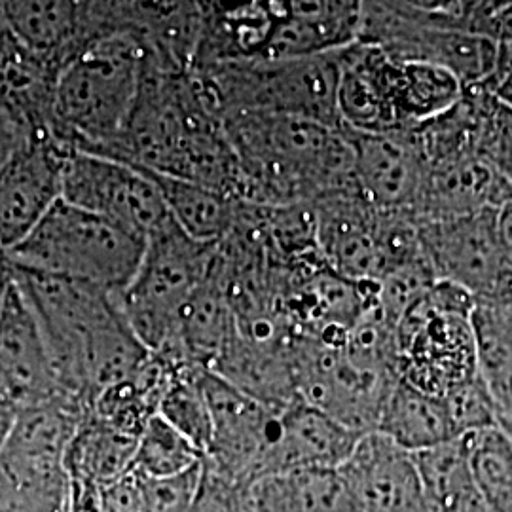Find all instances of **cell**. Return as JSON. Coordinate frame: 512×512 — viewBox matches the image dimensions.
Listing matches in <instances>:
<instances>
[{
	"instance_id": "6da1fadb",
	"label": "cell",
	"mask_w": 512,
	"mask_h": 512,
	"mask_svg": "<svg viewBox=\"0 0 512 512\" xmlns=\"http://www.w3.org/2000/svg\"><path fill=\"white\" fill-rule=\"evenodd\" d=\"M14 272L46 334L65 393L88 412L103 391L131 380L150 359L116 294L52 275Z\"/></svg>"
},
{
	"instance_id": "7a4b0ae2",
	"label": "cell",
	"mask_w": 512,
	"mask_h": 512,
	"mask_svg": "<svg viewBox=\"0 0 512 512\" xmlns=\"http://www.w3.org/2000/svg\"><path fill=\"white\" fill-rule=\"evenodd\" d=\"M243 175V202L313 203L355 186L346 129L306 118L236 112L222 120Z\"/></svg>"
},
{
	"instance_id": "3957f363",
	"label": "cell",
	"mask_w": 512,
	"mask_h": 512,
	"mask_svg": "<svg viewBox=\"0 0 512 512\" xmlns=\"http://www.w3.org/2000/svg\"><path fill=\"white\" fill-rule=\"evenodd\" d=\"M145 46L129 33L105 38L71 61L55 82L54 139L105 154L124 133L147 69Z\"/></svg>"
},
{
	"instance_id": "277c9868",
	"label": "cell",
	"mask_w": 512,
	"mask_h": 512,
	"mask_svg": "<svg viewBox=\"0 0 512 512\" xmlns=\"http://www.w3.org/2000/svg\"><path fill=\"white\" fill-rule=\"evenodd\" d=\"M217 243L188 236L173 219L147 239L135 277L116 302L143 346L173 365H194L184 353V311L213 268Z\"/></svg>"
},
{
	"instance_id": "5b68a950",
	"label": "cell",
	"mask_w": 512,
	"mask_h": 512,
	"mask_svg": "<svg viewBox=\"0 0 512 512\" xmlns=\"http://www.w3.org/2000/svg\"><path fill=\"white\" fill-rule=\"evenodd\" d=\"M147 238L59 200L6 256L14 270L122 293L137 274Z\"/></svg>"
},
{
	"instance_id": "8992f818",
	"label": "cell",
	"mask_w": 512,
	"mask_h": 512,
	"mask_svg": "<svg viewBox=\"0 0 512 512\" xmlns=\"http://www.w3.org/2000/svg\"><path fill=\"white\" fill-rule=\"evenodd\" d=\"M475 298L452 283L437 281L395 327L399 376L421 391L446 397L475 380Z\"/></svg>"
},
{
	"instance_id": "52a82bcc",
	"label": "cell",
	"mask_w": 512,
	"mask_h": 512,
	"mask_svg": "<svg viewBox=\"0 0 512 512\" xmlns=\"http://www.w3.org/2000/svg\"><path fill=\"white\" fill-rule=\"evenodd\" d=\"M61 200L147 239L171 219L160 188L145 169L84 150L67 156Z\"/></svg>"
},
{
	"instance_id": "ba28073f",
	"label": "cell",
	"mask_w": 512,
	"mask_h": 512,
	"mask_svg": "<svg viewBox=\"0 0 512 512\" xmlns=\"http://www.w3.org/2000/svg\"><path fill=\"white\" fill-rule=\"evenodd\" d=\"M202 385L211 414V444L203 465L228 482L251 488L279 435V412L209 368Z\"/></svg>"
},
{
	"instance_id": "9c48e42d",
	"label": "cell",
	"mask_w": 512,
	"mask_h": 512,
	"mask_svg": "<svg viewBox=\"0 0 512 512\" xmlns=\"http://www.w3.org/2000/svg\"><path fill=\"white\" fill-rule=\"evenodd\" d=\"M86 414L69 397L18 408L0 452V476L29 492L67 488V450Z\"/></svg>"
},
{
	"instance_id": "30bf717a",
	"label": "cell",
	"mask_w": 512,
	"mask_h": 512,
	"mask_svg": "<svg viewBox=\"0 0 512 512\" xmlns=\"http://www.w3.org/2000/svg\"><path fill=\"white\" fill-rule=\"evenodd\" d=\"M421 249L437 281L475 300L509 296L497 239V209L454 219L420 222Z\"/></svg>"
},
{
	"instance_id": "8fae6325",
	"label": "cell",
	"mask_w": 512,
	"mask_h": 512,
	"mask_svg": "<svg viewBox=\"0 0 512 512\" xmlns=\"http://www.w3.org/2000/svg\"><path fill=\"white\" fill-rule=\"evenodd\" d=\"M74 148L50 135L25 139L0 169V245L6 253L27 238L61 200L63 169Z\"/></svg>"
},
{
	"instance_id": "7c38bea8",
	"label": "cell",
	"mask_w": 512,
	"mask_h": 512,
	"mask_svg": "<svg viewBox=\"0 0 512 512\" xmlns=\"http://www.w3.org/2000/svg\"><path fill=\"white\" fill-rule=\"evenodd\" d=\"M344 129L353 150V181L361 196L374 209L414 215L427 171L416 129Z\"/></svg>"
},
{
	"instance_id": "4fadbf2b",
	"label": "cell",
	"mask_w": 512,
	"mask_h": 512,
	"mask_svg": "<svg viewBox=\"0 0 512 512\" xmlns=\"http://www.w3.org/2000/svg\"><path fill=\"white\" fill-rule=\"evenodd\" d=\"M0 387L18 408L69 397L16 272L0 311Z\"/></svg>"
},
{
	"instance_id": "5bb4252c",
	"label": "cell",
	"mask_w": 512,
	"mask_h": 512,
	"mask_svg": "<svg viewBox=\"0 0 512 512\" xmlns=\"http://www.w3.org/2000/svg\"><path fill=\"white\" fill-rule=\"evenodd\" d=\"M315 220V241L323 266L351 281H378L382 274L376 243L374 209L357 186L327 194L308 203Z\"/></svg>"
},
{
	"instance_id": "9a60e30c",
	"label": "cell",
	"mask_w": 512,
	"mask_h": 512,
	"mask_svg": "<svg viewBox=\"0 0 512 512\" xmlns=\"http://www.w3.org/2000/svg\"><path fill=\"white\" fill-rule=\"evenodd\" d=\"M359 512H427L416 456L382 433H366L338 469Z\"/></svg>"
},
{
	"instance_id": "2e32d148",
	"label": "cell",
	"mask_w": 512,
	"mask_h": 512,
	"mask_svg": "<svg viewBox=\"0 0 512 512\" xmlns=\"http://www.w3.org/2000/svg\"><path fill=\"white\" fill-rule=\"evenodd\" d=\"M274 25L255 61H291L342 52L361 37L363 2H272Z\"/></svg>"
},
{
	"instance_id": "e0dca14e",
	"label": "cell",
	"mask_w": 512,
	"mask_h": 512,
	"mask_svg": "<svg viewBox=\"0 0 512 512\" xmlns=\"http://www.w3.org/2000/svg\"><path fill=\"white\" fill-rule=\"evenodd\" d=\"M512 200L509 181L478 152H459L427 164L414 220L454 219L499 209Z\"/></svg>"
},
{
	"instance_id": "ac0fdd59",
	"label": "cell",
	"mask_w": 512,
	"mask_h": 512,
	"mask_svg": "<svg viewBox=\"0 0 512 512\" xmlns=\"http://www.w3.org/2000/svg\"><path fill=\"white\" fill-rule=\"evenodd\" d=\"M361 437L327 412L298 399L279 414V435L264 459L260 478L296 469H340Z\"/></svg>"
},
{
	"instance_id": "d6986e66",
	"label": "cell",
	"mask_w": 512,
	"mask_h": 512,
	"mask_svg": "<svg viewBox=\"0 0 512 512\" xmlns=\"http://www.w3.org/2000/svg\"><path fill=\"white\" fill-rule=\"evenodd\" d=\"M393 59L380 48L355 42L340 52L338 120L365 133L404 129L393 103Z\"/></svg>"
},
{
	"instance_id": "ffe728a7",
	"label": "cell",
	"mask_w": 512,
	"mask_h": 512,
	"mask_svg": "<svg viewBox=\"0 0 512 512\" xmlns=\"http://www.w3.org/2000/svg\"><path fill=\"white\" fill-rule=\"evenodd\" d=\"M476 374L488 389L499 425L512 435V294L475 300Z\"/></svg>"
},
{
	"instance_id": "44dd1931",
	"label": "cell",
	"mask_w": 512,
	"mask_h": 512,
	"mask_svg": "<svg viewBox=\"0 0 512 512\" xmlns=\"http://www.w3.org/2000/svg\"><path fill=\"white\" fill-rule=\"evenodd\" d=\"M376 431L412 454L459 439L446 401L404 380L387 397Z\"/></svg>"
},
{
	"instance_id": "7402d4cb",
	"label": "cell",
	"mask_w": 512,
	"mask_h": 512,
	"mask_svg": "<svg viewBox=\"0 0 512 512\" xmlns=\"http://www.w3.org/2000/svg\"><path fill=\"white\" fill-rule=\"evenodd\" d=\"M255 512H359L338 469H296L249 488Z\"/></svg>"
},
{
	"instance_id": "603a6c76",
	"label": "cell",
	"mask_w": 512,
	"mask_h": 512,
	"mask_svg": "<svg viewBox=\"0 0 512 512\" xmlns=\"http://www.w3.org/2000/svg\"><path fill=\"white\" fill-rule=\"evenodd\" d=\"M137 444L139 437L86 414L67 450L65 473L69 482L107 488L133 469Z\"/></svg>"
},
{
	"instance_id": "cb8c5ba5",
	"label": "cell",
	"mask_w": 512,
	"mask_h": 512,
	"mask_svg": "<svg viewBox=\"0 0 512 512\" xmlns=\"http://www.w3.org/2000/svg\"><path fill=\"white\" fill-rule=\"evenodd\" d=\"M137 167V165H135ZM164 196L167 211L188 236L205 243L226 238L238 220V200L179 177L145 169Z\"/></svg>"
},
{
	"instance_id": "d4e9b609",
	"label": "cell",
	"mask_w": 512,
	"mask_h": 512,
	"mask_svg": "<svg viewBox=\"0 0 512 512\" xmlns=\"http://www.w3.org/2000/svg\"><path fill=\"white\" fill-rule=\"evenodd\" d=\"M416 456L427 512H490L478 494L465 440L459 437Z\"/></svg>"
},
{
	"instance_id": "484cf974",
	"label": "cell",
	"mask_w": 512,
	"mask_h": 512,
	"mask_svg": "<svg viewBox=\"0 0 512 512\" xmlns=\"http://www.w3.org/2000/svg\"><path fill=\"white\" fill-rule=\"evenodd\" d=\"M393 103L401 128H414L456 107L463 97L458 78L440 67L393 59Z\"/></svg>"
},
{
	"instance_id": "4316f807",
	"label": "cell",
	"mask_w": 512,
	"mask_h": 512,
	"mask_svg": "<svg viewBox=\"0 0 512 512\" xmlns=\"http://www.w3.org/2000/svg\"><path fill=\"white\" fill-rule=\"evenodd\" d=\"M478 494L490 512H512V435L486 427L463 435Z\"/></svg>"
},
{
	"instance_id": "83f0119b",
	"label": "cell",
	"mask_w": 512,
	"mask_h": 512,
	"mask_svg": "<svg viewBox=\"0 0 512 512\" xmlns=\"http://www.w3.org/2000/svg\"><path fill=\"white\" fill-rule=\"evenodd\" d=\"M205 370L196 365L179 366L158 408V416L190 440L203 458L211 444V414L202 385Z\"/></svg>"
},
{
	"instance_id": "f1b7e54d",
	"label": "cell",
	"mask_w": 512,
	"mask_h": 512,
	"mask_svg": "<svg viewBox=\"0 0 512 512\" xmlns=\"http://www.w3.org/2000/svg\"><path fill=\"white\" fill-rule=\"evenodd\" d=\"M202 461V452L156 414L139 437L133 471L148 480H164L184 475Z\"/></svg>"
},
{
	"instance_id": "f546056e",
	"label": "cell",
	"mask_w": 512,
	"mask_h": 512,
	"mask_svg": "<svg viewBox=\"0 0 512 512\" xmlns=\"http://www.w3.org/2000/svg\"><path fill=\"white\" fill-rule=\"evenodd\" d=\"M476 150L512 186V109L501 103L488 86L482 93V114Z\"/></svg>"
},
{
	"instance_id": "4dcf8cb0",
	"label": "cell",
	"mask_w": 512,
	"mask_h": 512,
	"mask_svg": "<svg viewBox=\"0 0 512 512\" xmlns=\"http://www.w3.org/2000/svg\"><path fill=\"white\" fill-rule=\"evenodd\" d=\"M202 465L194 467L184 475L148 480L143 478L145 486V507L147 512H188L202 484Z\"/></svg>"
},
{
	"instance_id": "1f68e13d",
	"label": "cell",
	"mask_w": 512,
	"mask_h": 512,
	"mask_svg": "<svg viewBox=\"0 0 512 512\" xmlns=\"http://www.w3.org/2000/svg\"><path fill=\"white\" fill-rule=\"evenodd\" d=\"M188 512H255L249 488L224 480L203 465L202 484Z\"/></svg>"
},
{
	"instance_id": "d6a6232c",
	"label": "cell",
	"mask_w": 512,
	"mask_h": 512,
	"mask_svg": "<svg viewBox=\"0 0 512 512\" xmlns=\"http://www.w3.org/2000/svg\"><path fill=\"white\" fill-rule=\"evenodd\" d=\"M0 512H69V486L50 492H29L0 476Z\"/></svg>"
},
{
	"instance_id": "836d02e7",
	"label": "cell",
	"mask_w": 512,
	"mask_h": 512,
	"mask_svg": "<svg viewBox=\"0 0 512 512\" xmlns=\"http://www.w3.org/2000/svg\"><path fill=\"white\" fill-rule=\"evenodd\" d=\"M497 239L503 255L507 289L512 294V200L497 209Z\"/></svg>"
},
{
	"instance_id": "e575fe53",
	"label": "cell",
	"mask_w": 512,
	"mask_h": 512,
	"mask_svg": "<svg viewBox=\"0 0 512 512\" xmlns=\"http://www.w3.org/2000/svg\"><path fill=\"white\" fill-rule=\"evenodd\" d=\"M25 139H29L27 131L6 110L0 109V169Z\"/></svg>"
},
{
	"instance_id": "d590c367",
	"label": "cell",
	"mask_w": 512,
	"mask_h": 512,
	"mask_svg": "<svg viewBox=\"0 0 512 512\" xmlns=\"http://www.w3.org/2000/svg\"><path fill=\"white\" fill-rule=\"evenodd\" d=\"M69 512H103L101 488L69 482Z\"/></svg>"
},
{
	"instance_id": "8d00e7d4",
	"label": "cell",
	"mask_w": 512,
	"mask_h": 512,
	"mask_svg": "<svg viewBox=\"0 0 512 512\" xmlns=\"http://www.w3.org/2000/svg\"><path fill=\"white\" fill-rule=\"evenodd\" d=\"M16 412H18V406L12 403V399L0 387V452L4 448V442L8 439V433H10V427H12L14 418H16Z\"/></svg>"
},
{
	"instance_id": "74e56055",
	"label": "cell",
	"mask_w": 512,
	"mask_h": 512,
	"mask_svg": "<svg viewBox=\"0 0 512 512\" xmlns=\"http://www.w3.org/2000/svg\"><path fill=\"white\" fill-rule=\"evenodd\" d=\"M492 92L497 95V99H499L501 103H505L509 109H512V82L499 84V86H495Z\"/></svg>"
}]
</instances>
